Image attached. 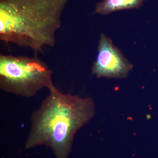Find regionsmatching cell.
Wrapping results in <instances>:
<instances>
[{"mask_svg": "<svg viewBox=\"0 0 158 158\" xmlns=\"http://www.w3.org/2000/svg\"><path fill=\"white\" fill-rule=\"evenodd\" d=\"M133 67L132 64L112 40L102 33L99 39L96 60L91 68L92 74L98 78H124Z\"/></svg>", "mask_w": 158, "mask_h": 158, "instance_id": "277c9868", "label": "cell"}, {"mask_svg": "<svg viewBox=\"0 0 158 158\" xmlns=\"http://www.w3.org/2000/svg\"><path fill=\"white\" fill-rule=\"evenodd\" d=\"M53 72L37 56L0 55V88L25 98L53 85Z\"/></svg>", "mask_w": 158, "mask_h": 158, "instance_id": "3957f363", "label": "cell"}, {"mask_svg": "<svg viewBox=\"0 0 158 158\" xmlns=\"http://www.w3.org/2000/svg\"><path fill=\"white\" fill-rule=\"evenodd\" d=\"M68 0H0V40L37 54L56 43Z\"/></svg>", "mask_w": 158, "mask_h": 158, "instance_id": "7a4b0ae2", "label": "cell"}, {"mask_svg": "<svg viewBox=\"0 0 158 158\" xmlns=\"http://www.w3.org/2000/svg\"><path fill=\"white\" fill-rule=\"evenodd\" d=\"M144 0H102L97 4L94 14L107 15L115 11L139 9Z\"/></svg>", "mask_w": 158, "mask_h": 158, "instance_id": "5b68a950", "label": "cell"}, {"mask_svg": "<svg viewBox=\"0 0 158 158\" xmlns=\"http://www.w3.org/2000/svg\"><path fill=\"white\" fill-rule=\"evenodd\" d=\"M39 108L32 113L25 147L44 145L50 148L56 158H67L74 138L95 114L90 97L63 93L55 85Z\"/></svg>", "mask_w": 158, "mask_h": 158, "instance_id": "6da1fadb", "label": "cell"}]
</instances>
